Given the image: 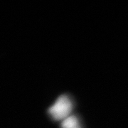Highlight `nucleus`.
Segmentation results:
<instances>
[{
	"instance_id": "f03ea898",
	"label": "nucleus",
	"mask_w": 128,
	"mask_h": 128,
	"mask_svg": "<svg viewBox=\"0 0 128 128\" xmlns=\"http://www.w3.org/2000/svg\"><path fill=\"white\" fill-rule=\"evenodd\" d=\"M61 128H82L80 120L76 115H70L61 122Z\"/></svg>"
},
{
	"instance_id": "f257e3e1",
	"label": "nucleus",
	"mask_w": 128,
	"mask_h": 128,
	"mask_svg": "<svg viewBox=\"0 0 128 128\" xmlns=\"http://www.w3.org/2000/svg\"><path fill=\"white\" fill-rule=\"evenodd\" d=\"M73 109V103L71 98L67 95H62L48 109V113L54 120L64 121L71 115Z\"/></svg>"
}]
</instances>
